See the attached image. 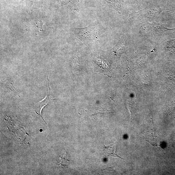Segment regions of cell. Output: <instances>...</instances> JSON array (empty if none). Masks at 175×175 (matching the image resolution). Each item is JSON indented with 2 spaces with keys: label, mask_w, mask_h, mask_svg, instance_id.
<instances>
[{
  "label": "cell",
  "mask_w": 175,
  "mask_h": 175,
  "mask_svg": "<svg viewBox=\"0 0 175 175\" xmlns=\"http://www.w3.org/2000/svg\"><path fill=\"white\" fill-rule=\"evenodd\" d=\"M104 151L105 152L109 155L114 157H116L121 158L116 154V146L114 145H111L109 146H104Z\"/></svg>",
  "instance_id": "2"
},
{
  "label": "cell",
  "mask_w": 175,
  "mask_h": 175,
  "mask_svg": "<svg viewBox=\"0 0 175 175\" xmlns=\"http://www.w3.org/2000/svg\"><path fill=\"white\" fill-rule=\"evenodd\" d=\"M92 27L90 26L82 29H76L77 36L85 43L94 41L97 38L96 32L93 30Z\"/></svg>",
  "instance_id": "1"
}]
</instances>
